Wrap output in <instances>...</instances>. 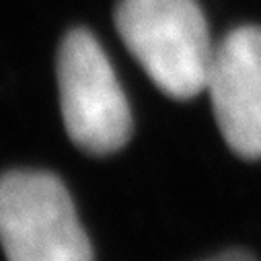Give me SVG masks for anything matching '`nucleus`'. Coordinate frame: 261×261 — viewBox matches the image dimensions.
I'll return each mask as SVG.
<instances>
[{
  "label": "nucleus",
  "mask_w": 261,
  "mask_h": 261,
  "mask_svg": "<svg viewBox=\"0 0 261 261\" xmlns=\"http://www.w3.org/2000/svg\"><path fill=\"white\" fill-rule=\"evenodd\" d=\"M206 261H255V257L249 255L247 251H226V253H220Z\"/></svg>",
  "instance_id": "39448f33"
},
{
  "label": "nucleus",
  "mask_w": 261,
  "mask_h": 261,
  "mask_svg": "<svg viewBox=\"0 0 261 261\" xmlns=\"http://www.w3.org/2000/svg\"><path fill=\"white\" fill-rule=\"evenodd\" d=\"M113 21L125 49L165 95L185 101L206 91L216 45L195 0H119Z\"/></svg>",
  "instance_id": "f257e3e1"
},
{
  "label": "nucleus",
  "mask_w": 261,
  "mask_h": 261,
  "mask_svg": "<svg viewBox=\"0 0 261 261\" xmlns=\"http://www.w3.org/2000/svg\"><path fill=\"white\" fill-rule=\"evenodd\" d=\"M7 261H95L64 183L45 171H11L0 185Z\"/></svg>",
  "instance_id": "7ed1b4c3"
},
{
  "label": "nucleus",
  "mask_w": 261,
  "mask_h": 261,
  "mask_svg": "<svg viewBox=\"0 0 261 261\" xmlns=\"http://www.w3.org/2000/svg\"><path fill=\"white\" fill-rule=\"evenodd\" d=\"M214 117L228 148L261 159V27H239L216 47L206 81Z\"/></svg>",
  "instance_id": "20e7f679"
},
{
  "label": "nucleus",
  "mask_w": 261,
  "mask_h": 261,
  "mask_svg": "<svg viewBox=\"0 0 261 261\" xmlns=\"http://www.w3.org/2000/svg\"><path fill=\"white\" fill-rule=\"evenodd\" d=\"M62 119L70 140L93 156L121 150L134 132L132 111L111 62L87 29L62 39L56 60Z\"/></svg>",
  "instance_id": "f03ea898"
}]
</instances>
